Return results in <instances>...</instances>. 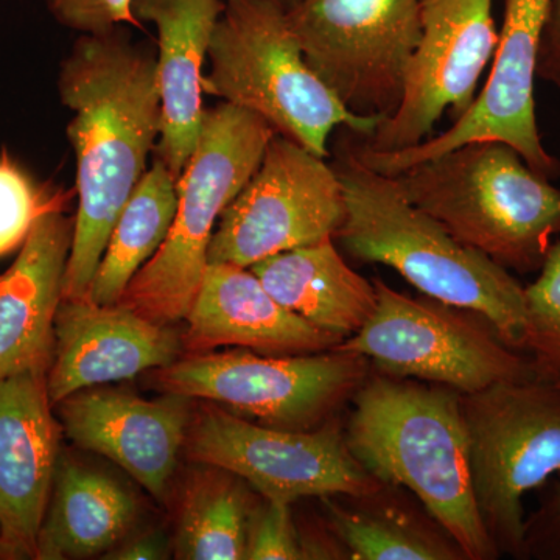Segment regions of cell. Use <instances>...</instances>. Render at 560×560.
Masks as SVG:
<instances>
[{
    "mask_svg": "<svg viewBox=\"0 0 560 560\" xmlns=\"http://www.w3.org/2000/svg\"><path fill=\"white\" fill-rule=\"evenodd\" d=\"M58 95L72 113L79 195L62 300H79L90 296L114 224L160 139L156 54L135 43L128 25L83 33L61 62Z\"/></svg>",
    "mask_w": 560,
    "mask_h": 560,
    "instance_id": "cell-1",
    "label": "cell"
},
{
    "mask_svg": "<svg viewBox=\"0 0 560 560\" xmlns=\"http://www.w3.org/2000/svg\"><path fill=\"white\" fill-rule=\"evenodd\" d=\"M334 168L346 201L335 238L350 256L393 268L425 296L480 315L511 349L525 350V287L510 270L456 241L408 201L393 176L357 160L346 140Z\"/></svg>",
    "mask_w": 560,
    "mask_h": 560,
    "instance_id": "cell-2",
    "label": "cell"
},
{
    "mask_svg": "<svg viewBox=\"0 0 560 560\" xmlns=\"http://www.w3.org/2000/svg\"><path fill=\"white\" fill-rule=\"evenodd\" d=\"M353 404L345 434L361 466L415 492L464 558H499L475 501L458 390L383 374L364 378Z\"/></svg>",
    "mask_w": 560,
    "mask_h": 560,
    "instance_id": "cell-3",
    "label": "cell"
},
{
    "mask_svg": "<svg viewBox=\"0 0 560 560\" xmlns=\"http://www.w3.org/2000/svg\"><path fill=\"white\" fill-rule=\"evenodd\" d=\"M456 241L521 275L540 271L560 235V189L500 140H475L393 176Z\"/></svg>",
    "mask_w": 560,
    "mask_h": 560,
    "instance_id": "cell-4",
    "label": "cell"
},
{
    "mask_svg": "<svg viewBox=\"0 0 560 560\" xmlns=\"http://www.w3.org/2000/svg\"><path fill=\"white\" fill-rule=\"evenodd\" d=\"M202 92L264 117L278 135L329 156L337 128L370 138L382 120L357 116L305 61L278 0H223Z\"/></svg>",
    "mask_w": 560,
    "mask_h": 560,
    "instance_id": "cell-5",
    "label": "cell"
},
{
    "mask_svg": "<svg viewBox=\"0 0 560 560\" xmlns=\"http://www.w3.org/2000/svg\"><path fill=\"white\" fill-rule=\"evenodd\" d=\"M275 135L264 117L230 103L206 110L197 149L176 183L171 232L119 304L162 326L186 319L208 270L217 221L259 168Z\"/></svg>",
    "mask_w": 560,
    "mask_h": 560,
    "instance_id": "cell-6",
    "label": "cell"
},
{
    "mask_svg": "<svg viewBox=\"0 0 560 560\" xmlns=\"http://www.w3.org/2000/svg\"><path fill=\"white\" fill-rule=\"evenodd\" d=\"M475 501L500 552L526 556L523 497L560 475V385L533 378L459 394Z\"/></svg>",
    "mask_w": 560,
    "mask_h": 560,
    "instance_id": "cell-7",
    "label": "cell"
},
{
    "mask_svg": "<svg viewBox=\"0 0 560 560\" xmlns=\"http://www.w3.org/2000/svg\"><path fill=\"white\" fill-rule=\"evenodd\" d=\"M377 304L363 327L334 349L371 360L382 374L470 394L495 383L539 378L488 319L444 302L401 294L374 280Z\"/></svg>",
    "mask_w": 560,
    "mask_h": 560,
    "instance_id": "cell-8",
    "label": "cell"
},
{
    "mask_svg": "<svg viewBox=\"0 0 560 560\" xmlns=\"http://www.w3.org/2000/svg\"><path fill=\"white\" fill-rule=\"evenodd\" d=\"M368 359L345 350L259 357L248 349L189 353L153 374L165 394L202 399L272 429L311 430L360 388Z\"/></svg>",
    "mask_w": 560,
    "mask_h": 560,
    "instance_id": "cell-9",
    "label": "cell"
},
{
    "mask_svg": "<svg viewBox=\"0 0 560 560\" xmlns=\"http://www.w3.org/2000/svg\"><path fill=\"white\" fill-rule=\"evenodd\" d=\"M287 18L305 61L357 116L397 109L420 38V0H298Z\"/></svg>",
    "mask_w": 560,
    "mask_h": 560,
    "instance_id": "cell-10",
    "label": "cell"
},
{
    "mask_svg": "<svg viewBox=\"0 0 560 560\" xmlns=\"http://www.w3.org/2000/svg\"><path fill=\"white\" fill-rule=\"evenodd\" d=\"M186 442L191 458L231 471L261 499H366L385 488L350 453L335 420L315 431L272 429L210 405L190 422Z\"/></svg>",
    "mask_w": 560,
    "mask_h": 560,
    "instance_id": "cell-11",
    "label": "cell"
},
{
    "mask_svg": "<svg viewBox=\"0 0 560 560\" xmlns=\"http://www.w3.org/2000/svg\"><path fill=\"white\" fill-rule=\"evenodd\" d=\"M345 219V190L334 165L276 132L259 168L221 213L209 264L249 268L335 238Z\"/></svg>",
    "mask_w": 560,
    "mask_h": 560,
    "instance_id": "cell-12",
    "label": "cell"
},
{
    "mask_svg": "<svg viewBox=\"0 0 560 560\" xmlns=\"http://www.w3.org/2000/svg\"><path fill=\"white\" fill-rule=\"evenodd\" d=\"M550 5L551 0H504L503 24L488 80L469 109L448 130L410 149L394 151H371L359 140H346L357 160L382 175L396 176L464 143L500 140L517 150L544 178H559L560 162L541 143L534 98L540 40Z\"/></svg>",
    "mask_w": 560,
    "mask_h": 560,
    "instance_id": "cell-13",
    "label": "cell"
},
{
    "mask_svg": "<svg viewBox=\"0 0 560 560\" xmlns=\"http://www.w3.org/2000/svg\"><path fill=\"white\" fill-rule=\"evenodd\" d=\"M493 0H420V38L397 109L370 138L371 151L410 149L430 138L445 113L463 116L499 43Z\"/></svg>",
    "mask_w": 560,
    "mask_h": 560,
    "instance_id": "cell-14",
    "label": "cell"
},
{
    "mask_svg": "<svg viewBox=\"0 0 560 560\" xmlns=\"http://www.w3.org/2000/svg\"><path fill=\"white\" fill-rule=\"evenodd\" d=\"M190 400L178 394L145 400L130 390L92 386L55 407L69 440L114 460L161 500L189 431Z\"/></svg>",
    "mask_w": 560,
    "mask_h": 560,
    "instance_id": "cell-15",
    "label": "cell"
},
{
    "mask_svg": "<svg viewBox=\"0 0 560 560\" xmlns=\"http://www.w3.org/2000/svg\"><path fill=\"white\" fill-rule=\"evenodd\" d=\"M47 372L0 381V540L7 559H36L40 523L60 460Z\"/></svg>",
    "mask_w": 560,
    "mask_h": 560,
    "instance_id": "cell-16",
    "label": "cell"
},
{
    "mask_svg": "<svg viewBox=\"0 0 560 560\" xmlns=\"http://www.w3.org/2000/svg\"><path fill=\"white\" fill-rule=\"evenodd\" d=\"M180 349L183 341L171 326L143 318L125 305H101L91 296L62 300L47 374L50 401L55 407L77 390L168 366Z\"/></svg>",
    "mask_w": 560,
    "mask_h": 560,
    "instance_id": "cell-17",
    "label": "cell"
},
{
    "mask_svg": "<svg viewBox=\"0 0 560 560\" xmlns=\"http://www.w3.org/2000/svg\"><path fill=\"white\" fill-rule=\"evenodd\" d=\"M186 320L180 341L187 353L235 346L301 355L334 349L342 341L272 300L249 268L230 264L208 265Z\"/></svg>",
    "mask_w": 560,
    "mask_h": 560,
    "instance_id": "cell-18",
    "label": "cell"
},
{
    "mask_svg": "<svg viewBox=\"0 0 560 560\" xmlns=\"http://www.w3.org/2000/svg\"><path fill=\"white\" fill-rule=\"evenodd\" d=\"M62 210L36 220L16 260L0 275V381L24 372L49 374L73 235V220Z\"/></svg>",
    "mask_w": 560,
    "mask_h": 560,
    "instance_id": "cell-19",
    "label": "cell"
},
{
    "mask_svg": "<svg viewBox=\"0 0 560 560\" xmlns=\"http://www.w3.org/2000/svg\"><path fill=\"white\" fill-rule=\"evenodd\" d=\"M131 11L156 27L162 105L156 153L178 183L201 136L202 68L223 0H131Z\"/></svg>",
    "mask_w": 560,
    "mask_h": 560,
    "instance_id": "cell-20",
    "label": "cell"
},
{
    "mask_svg": "<svg viewBox=\"0 0 560 560\" xmlns=\"http://www.w3.org/2000/svg\"><path fill=\"white\" fill-rule=\"evenodd\" d=\"M249 270L282 307L342 340L366 324L377 304L374 282L346 264L334 238L283 250Z\"/></svg>",
    "mask_w": 560,
    "mask_h": 560,
    "instance_id": "cell-21",
    "label": "cell"
},
{
    "mask_svg": "<svg viewBox=\"0 0 560 560\" xmlns=\"http://www.w3.org/2000/svg\"><path fill=\"white\" fill-rule=\"evenodd\" d=\"M136 515L138 503L119 481L60 456L36 559H83L109 551L127 536Z\"/></svg>",
    "mask_w": 560,
    "mask_h": 560,
    "instance_id": "cell-22",
    "label": "cell"
},
{
    "mask_svg": "<svg viewBox=\"0 0 560 560\" xmlns=\"http://www.w3.org/2000/svg\"><path fill=\"white\" fill-rule=\"evenodd\" d=\"M176 209L178 186L175 176L156 158L114 224L92 282V301L101 305L119 304L136 272L167 238Z\"/></svg>",
    "mask_w": 560,
    "mask_h": 560,
    "instance_id": "cell-23",
    "label": "cell"
},
{
    "mask_svg": "<svg viewBox=\"0 0 560 560\" xmlns=\"http://www.w3.org/2000/svg\"><path fill=\"white\" fill-rule=\"evenodd\" d=\"M195 471L180 503L176 558L245 559L249 500L238 477L219 467Z\"/></svg>",
    "mask_w": 560,
    "mask_h": 560,
    "instance_id": "cell-24",
    "label": "cell"
},
{
    "mask_svg": "<svg viewBox=\"0 0 560 560\" xmlns=\"http://www.w3.org/2000/svg\"><path fill=\"white\" fill-rule=\"evenodd\" d=\"M327 515L337 539L353 560L466 559L458 545L425 529L415 518L390 508L350 511L327 500Z\"/></svg>",
    "mask_w": 560,
    "mask_h": 560,
    "instance_id": "cell-25",
    "label": "cell"
},
{
    "mask_svg": "<svg viewBox=\"0 0 560 560\" xmlns=\"http://www.w3.org/2000/svg\"><path fill=\"white\" fill-rule=\"evenodd\" d=\"M526 352L541 381L560 385V241L552 243L536 282L525 287Z\"/></svg>",
    "mask_w": 560,
    "mask_h": 560,
    "instance_id": "cell-26",
    "label": "cell"
},
{
    "mask_svg": "<svg viewBox=\"0 0 560 560\" xmlns=\"http://www.w3.org/2000/svg\"><path fill=\"white\" fill-rule=\"evenodd\" d=\"M68 195H49L5 153L0 154V257L21 248L43 213L65 209Z\"/></svg>",
    "mask_w": 560,
    "mask_h": 560,
    "instance_id": "cell-27",
    "label": "cell"
},
{
    "mask_svg": "<svg viewBox=\"0 0 560 560\" xmlns=\"http://www.w3.org/2000/svg\"><path fill=\"white\" fill-rule=\"evenodd\" d=\"M245 559H304L301 536L291 518L290 503L264 499L250 508Z\"/></svg>",
    "mask_w": 560,
    "mask_h": 560,
    "instance_id": "cell-28",
    "label": "cell"
},
{
    "mask_svg": "<svg viewBox=\"0 0 560 560\" xmlns=\"http://www.w3.org/2000/svg\"><path fill=\"white\" fill-rule=\"evenodd\" d=\"M46 7L58 24L80 35L119 25L143 28L142 22L132 16L131 0H46Z\"/></svg>",
    "mask_w": 560,
    "mask_h": 560,
    "instance_id": "cell-29",
    "label": "cell"
},
{
    "mask_svg": "<svg viewBox=\"0 0 560 560\" xmlns=\"http://www.w3.org/2000/svg\"><path fill=\"white\" fill-rule=\"evenodd\" d=\"M560 558V482L550 503L526 522V556Z\"/></svg>",
    "mask_w": 560,
    "mask_h": 560,
    "instance_id": "cell-30",
    "label": "cell"
},
{
    "mask_svg": "<svg viewBox=\"0 0 560 560\" xmlns=\"http://www.w3.org/2000/svg\"><path fill=\"white\" fill-rule=\"evenodd\" d=\"M537 79L560 90V0H551L550 13L540 40Z\"/></svg>",
    "mask_w": 560,
    "mask_h": 560,
    "instance_id": "cell-31",
    "label": "cell"
},
{
    "mask_svg": "<svg viewBox=\"0 0 560 560\" xmlns=\"http://www.w3.org/2000/svg\"><path fill=\"white\" fill-rule=\"evenodd\" d=\"M168 544L164 534L150 533L143 534L138 539L121 545L116 551H110L105 559L119 560H154L167 558Z\"/></svg>",
    "mask_w": 560,
    "mask_h": 560,
    "instance_id": "cell-32",
    "label": "cell"
},
{
    "mask_svg": "<svg viewBox=\"0 0 560 560\" xmlns=\"http://www.w3.org/2000/svg\"><path fill=\"white\" fill-rule=\"evenodd\" d=\"M279 3H282L285 9H290V7H293L294 3L298 2V0H278Z\"/></svg>",
    "mask_w": 560,
    "mask_h": 560,
    "instance_id": "cell-33",
    "label": "cell"
},
{
    "mask_svg": "<svg viewBox=\"0 0 560 560\" xmlns=\"http://www.w3.org/2000/svg\"><path fill=\"white\" fill-rule=\"evenodd\" d=\"M0 559H7L5 550L2 547V540H0Z\"/></svg>",
    "mask_w": 560,
    "mask_h": 560,
    "instance_id": "cell-34",
    "label": "cell"
}]
</instances>
